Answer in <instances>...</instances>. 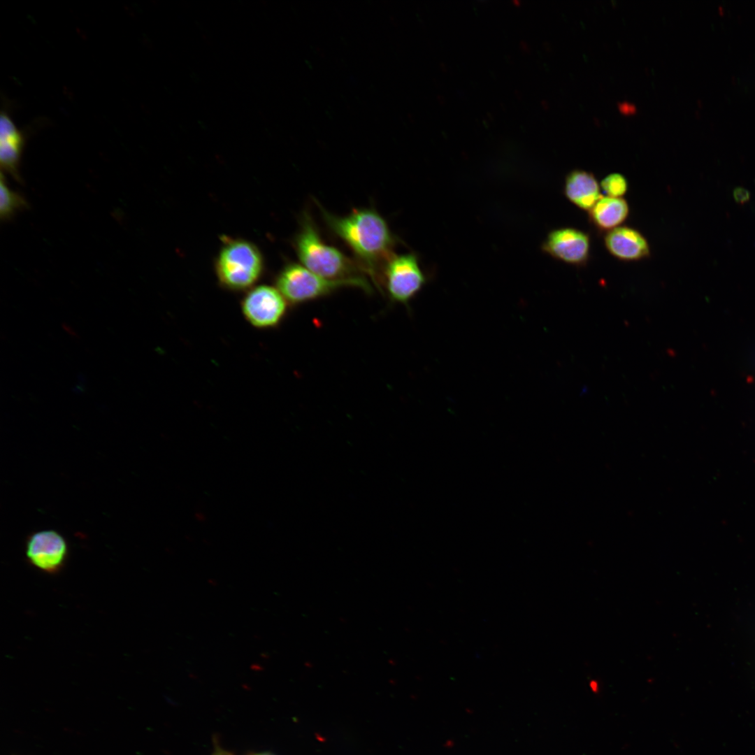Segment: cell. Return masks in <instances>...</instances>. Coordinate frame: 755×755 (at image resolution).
<instances>
[{
  "label": "cell",
  "mask_w": 755,
  "mask_h": 755,
  "mask_svg": "<svg viewBox=\"0 0 755 755\" xmlns=\"http://www.w3.org/2000/svg\"><path fill=\"white\" fill-rule=\"evenodd\" d=\"M319 209L330 232L350 250L368 278L382 292L383 271L399 241L385 219L373 208H353L343 216L320 206Z\"/></svg>",
  "instance_id": "1"
},
{
  "label": "cell",
  "mask_w": 755,
  "mask_h": 755,
  "mask_svg": "<svg viewBox=\"0 0 755 755\" xmlns=\"http://www.w3.org/2000/svg\"><path fill=\"white\" fill-rule=\"evenodd\" d=\"M294 247L301 264L315 273L331 280L354 281L371 286L354 259L323 240L308 212L303 214Z\"/></svg>",
  "instance_id": "2"
},
{
  "label": "cell",
  "mask_w": 755,
  "mask_h": 755,
  "mask_svg": "<svg viewBox=\"0 0 755 755\" xmlns=\"http://www.w3.org/2000/svg\"><path fill=\"white\" fill-rule=\"evenodd\" d=\"M263 270L264 260L259 249L241 239L225 240L215 262L219 282L233 291L250 288L260 278Z\"/></svg>",
  "instance_id": "3"
},
{
  "label": "cell",
  "mask_w": 755,
  "mask_h": 755,
  "mask_svg": "<svg viewBox=\"0 0 755 755\" xmlns=\"http://www.w3.org/2000/svg\"><path fill=\"white\" fill-rule=\"evenodd\" d=\"M275 286L292 305L325 297L343 287H357L367 294L373 291L371 286L357 282L326 279L296 262H289L281 268L275 278Z\"/></svg>",
  "instance_id": "4"
},
{
  "label": "cell",
  "mask_w": 755,
  "mask_h": 755,
  "mask_svg": "<svg viewBox=\"0 0 755 755\" xmlns=\"http://www.w3.org/2000/svg\"><path fill=\"white\" fill-rule=\"evenodd\" d=\"M426 282V275L415 253L395 254L384 269L382 288L393 302L408 304Z\"/></svg>",
  "instance_id": "5"
},
{
  "label": "cell",
  "mask_w": 755,
  "mask_h": 755,
  "mask_svg": "<svg viewBox=\"0 0 755 755\" xmlns=\"http://www.w3.org/2000/svg\"><path fill=\"white\" fill-rule=\"evenodd\" d=\"M24 552L29 564L45 574L56 575L66 565L69 546L60 532L43 529L27 537Z\"/></svg>",
  "instance_id": "6"
},
{
  "label": "cell",
  "mask_w": 755,
  "mask_h": 755,
  "mask_svg": "<svg viewBox=\"0 0 755 755\" xmlns=\"http://www.w3.org/2000/svg\"><path fill=\"white\" fill-rule=\"evenodd\" d=\"M288 305L276 287L264 285L253 287L246 294L241 309L250 324L259 329H269L284 319Z\"/></svg>",
  "instance_id": "7"
},
{
  "label": "cell",
  "mask_w": 755,
  "mask_h": 755,
  "mask_svg": "<svg viewBox=\"0 0 755 755\" xmlns=\"http://www.w3.org/2000/svg\"><path fill=\"white\" fill-rule=\"evenodd\" d=\"M542 251L554 259L576 266L586 265L590 257V236L576 228L550 231L541 245Z\"/></svg>",
  "instance_id": "8"
},
{
  "label": "cell",
  "mask_w": 755,
  "mask_h": 755,
  "mask_svg": "<svg viewBox=\"0 0 755 755\" xmlns=\"http://www.w3.org/2000/svg\"><path fill=\"white\" fill-rule=\"evenodd\" d=\"M604 244L611 255L621 261H640L651 254L647 238L637 229L628 226H619L606 232Z\"/></svg>",
  "instance_id": "9"
},
{
  "label": "cell",
  "mask_w": 755,
  "mask_h": 755,
  "mask_svg": "<svg viewBox=\"0 0 755 755\" xmlns=\"http://www.w3.org/2000/svg\"><path fill=\"white\" fill-rule=\"evenodd\" d=\"M24 141L23 132L17 127L8 111L2 110L0 118L1 168L17 182L22 180L19 168Z\"/></svg>",
  "instance_id": "10"
},
{
  "label": "cell",
  "mask_w": 755,
  "mask_h": 755,
  "mask_svg": "<svg viewBox=\"0 0 755 755\" xmlns=\"http://www.w3.org/2000/svg\"><path fill=\"white\" fill-rule=\"evenodd\" d=\"M601 189L593 173L573 169L566 176L563 194L575 206L588 212L603 196Z\"/></svg>",
  "instance_id": "11"
},
{
  "label": "cell",
  "mask_w": 755,
  "mask_h": 755,
  "mask_svg": "<svg viewBox=\"0 0 755 755\" xmlns=\"http://www.w3.org/2000/svg\"><path fill=\"white\" fill-rule=\"evenodd\" d=\"M629 211V205L624 198L602 196L588 211V217L598 230L607 232L621 226Z\"/></svg>",
  "instance_id": "12"
},
{
  "label": "cell",
  "mask_w": 755,
  "mask_h": 755,
  "mask_svg": "<svg viewBox=\"0 0 755 755\" xmlns=\"http://www.w3.org/2000/svg\"><path fill=\"white\" fill-rule=\"evenodd\" d=\"M28 203L22 195L8 186L3 173L0 177V218L2 221L11 220L17 213L27 208Z\"/></svg>",
  "instance_id": "13"
},
{
  "label": "cell",
  "mask_w": 755,
  "mask_h": 755,
  "mask_svg": "<svg viewBox=\"0 0 755 755\" xmlns=\"http://www.w3.org/2000/svg\"><path fill=\"white\" fill-rule=\"evenodd\" d=\"M600 186L606 196L622 197L628 191V182L623 174L612 173L602 179Z\"/></svg>",
  "instance_id": "14"
},
{
  "label": "cell",
  "mask_w": 755,
  "mask_h": 755,
  "mask_svg": "<svg viewBox=\"0 0 755 755\" xmlns=\"http://www.w3.org/2000/svg\"><path fill=\"white\" fill-rule=\"evenodd\" d=\"M750 195L748 189L741 187H735L733 191V199L738 203H744L748 201Z\"/></svg>",
  "instance_id": "15"
},
{
  "label": "cell",
  "mask_w": 755,
  "mask_h": 755,
  "mask_svg": "<svg viewBox=\"0 0 755 755\" xmlns=\"http://www.w3.org/2000/svg\"><path fill=\"white\" fill-rule=\"evenodd\" d=\"M210 755H234L231 752L223 749L218 743H215L214 749Z\"/></svg>",
  "instance_id": "16"
},
{
  "label": "cell",
  "mask_w": 755,
  "mask_h": 755,
  "mask_svg": "<svg viewBox=\"0 0 755 755\" xmlns=\"http://www.w3.org/2000/svg\"><path fill=\"white\" fill-rule=\"evenodd\" d=\"M590 686H591V689L594 691H596V690H598V684H597L596 682H594V681L591 682Z\"/></svg>",
  "instance_id": "17"
},
{
  "label": "cell",
  "mask_w": 755,
  "mask_h": 755,
  "mask_svg": "<svg viewBox=\"0 0 755 755\" xmlns=\"http://www.w3.org/2000/svg\"><path fill=\"white\" fill-rule=\"evenodd\" d=\"M247 755H274V754H271L270 752H264L250 754H247Z\"/></svg>",
  "instance_id": "18"
}]
</instances>
